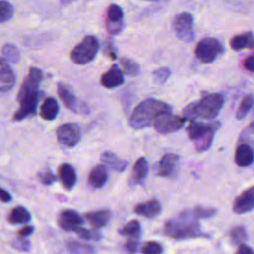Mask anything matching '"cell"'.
<instances>
[{
  "label": "cell",
  "mask_w": 254,
  "mask_h": 254,
  "mask_svg": "<svg viewBox=\"0 0 254 254\" xmlns=\"http://www.w3.org/2000/svg\"><path fill=\"white\" fill-rule=\"evenodd\" d=\"M235 254H254V250L252 248H250L248 245L242 243L240 245H238L237 251Z\"/></svg>",
  "instance_id": "cell-46"
},
{
  "label": "cell",
  "mask_w": 254,
  "mask_h": 254,
  "mask_svg": "<svg viewBox=\"0 0 254 254\" xmlns=\"http://www.w3.org/2000/svg\"><path fill=\"white\" fill-rule=\"evenodd\" d=\"M195 214L197 215V217L200 218H208L213 216L216 213V209L215 208H211V207H203V206H196L193 208Z\"/></svg>",
  "instance_id": "cell-41"
},
{
  "label": "cell",
  "mask_w": 254,
  "mask_h": 254,
  "mask_svg": "<svg viewBox=\"0 0 254 254\" xmlns=\"http://www.w3.org/2000/svg\"><path fill=\"white\" fill-rule=\"evenodd\" d=\"M217 129H211L209 130L207 133H205L200 139H198L197 141L194 142L195 145V149L197 152H203L209 149V147L212 144L213 141V137L215 134V131Z\"/></svg>",
  "instance_id": "cell-31"
},
{
  "label": "cell",
  "mask_w": 254,
  "mask_h": 254,
  "mask_svg": "<svg viewBox=\"0 0 254 254\" xmlns=\"http://www.w3.org/2000/svg\"><path fill=\"white\" fill-rule=\"evenodd\" d=\"M173 28L180 40L187 43L193 41V17L191 14L184 12L176 15L173 20Z\"/></svg>",
  "instance_id": "cell-7"
},
{
  "label": "cell",
  "mask_w": 254,
  "mask_h": 254,
  "mask_svg": "<svg viewBox=\"0 0 254 254\" xmlns=\"http://www.w3.org/2000/svg\"><path fill=\"white\" fill-rule=\"evenodd\" d=\"M243 66L250 72L254 73V53L249 55L243 62Z\"/></svg>",
  "instance_id": "cell-44"
},
{
  "label": "cell",
  "mask_w": 254,
  "mask_h": 254,
  "mask_svg": "<svg viewBox=\"0 0 254 254\" xmlns=\"http://www.w3.org/2000/svg\"><path fill=\"white\" fill-rule=\"evenodd\" d=\"M185 122L186 119L183 116L175 115L172 111H168L159 114L156 117L153 126L158 133L167 134L180 130L184 126Z\"/></svg>",
  "instance_id": "cell-8"
},
{
  "label": "cell",
  "mask_w": 254,
  "mask_h": 254,
  "mask_svg": "<svg viewBox=\"0 0 254 254\" xmlns=\"http://www.w3.org/2000/svg\"><path fill=\"white\" fill-rule=\"evenodd\" d=\"M123 27V11L116 5L111 4L107 9L106 14V29L109 34H118Z\"/></svg>",
  "instance_id": "cell-11"
},
{
  "label": "cell",
  "mask_w": 254,
  "mask_h": 254,
  "mask_svg": "<svg viewBox=\"0 0 254 254\" xmlns=\"http://www.w3.org/2000/svg\"><path fill=\"white\" fill-rule=\"evenodd\" d=\"M101 162L109 167L112 170H115L117 172H122L126 169L128 162L125 160L120 159L119 157H117L115 154L111 153V152H105L101 155Z\"/></svg>",
  "instance_id": "cell-25"
},
{
  "label": "cell",
  "mask_w": 254,
  "mask_h": 254,
  "mask_svg": "<svg viewBox=\"0 0 254 254\" xmlns=\"http://www.w3.org/2000/svg\"><path fill=\"white\" fill-rule=\"evenodd\" d=\"M66 246L70 254H94L95 252L93 246L80 241H69L67 242Z\"/></svg>",
  "instance_id": "cell-28"
},
{
  "label": "cell",
  "mask_w": 254,
  "mask_h": 254,
  "mask_svg": "<svg viewBox=\"0 0 254 254\" xmlns=\"http://www.w3.org/2000/svg\"><path fill=\"white\" fill-rule=\"evenodd\" d=\"M74 232L82 239H87V240H94L97 241L101 238V233L96 231V230H90V229H86V228H82L79 227L76 230H74Z\"/></svg>",
  "instance_id": "cell-38"
},
{
  "label": "cell",
  "mask_w": 254,
  "mask_h": 254,
  "mask_svg": "<svg viewBox=\"0 0 254 254\" xmlns=\"http://www.w3.org/2000/svg\"><path fill=\"white\" fill-rule=\"evenodd\" d=\"M229 236H230V240L233 244L240 245L247 239L246 229L241 225H236L230 229Z\"/></svg>",
  "instance_id": "cell-32"
},
{
  "label": "cell",
  "mask_w": 254,
  "mask_h": 254,
  "mask_svg": "<svg viewBox=\"0 0 254 254\" xmlns=\"http://www.w3.org/2000/svg\"><path fill=\"white\" fill-rule=\"evenodd\" d=\"M224 99L220 93H206L199 101H194L196 118L206 120L214 119L222 108Z\"/></svg>",
  "instance_id": "cell-4"
},
{
  "label": "cell",
  "mask_w": 254,
  "mask_h": 254,
  "mask_svg": "<svg viewBox=\"0 0 254 254\" xmlns=\"http://www.w3.org/2000/svg\"><path fill=\"white\" fill-rule=\"evenodd\" d=\"M1 53L4 59L12 64H17L20 60V52L13 44H5L1 49Z\"/></svg>",
  "instance_id": "cell-29"
},
{
  "label": "cell",
  "mask_w": 254,
  "mask_h": 254,
  "mask_svg": "<svg viewBox=\"0 0 254 254\" xmlns=\"http://www.w3.org/2000/svg\"><path fill=\"white\" fill-rule=\"evenodd\" d=\"M168 111H172V108L167 103L153 98L145 99L133 110L129 120L130 126L136 130L146 128L154 123L159 114Z\"/></svg>",
  "instance_id": "cell-3"
},
{
  "label": "cell",
  "mask_w": 254,
  "mask_h": 254,
  "mask_svg": "<svg viewBox=\"0 0 254 254\" xmlns=\"http://www.w3.org/2000/svg\"><path fill=\"white\" fill-rule=\"evenodd\" d=\"M59 113L58 101L53 97H48L44 100L40 108V115L45 120H54Z\"/></svg>",
  "instance_id": "cell-24"
},
{
  "label": "cell",
  "mask_w": 254,
  "mask_h": 254,
  "mask_svg": "<svg viewBox=\"0 0 254 254\" xmlns=\"http://www.w3.org/2000/svg\"><path fill=\"white\" fill-rule=\"evenodd\" d=\"M119 63H120V65L122 66L124 72L128 75H137L139 72H140V66L139 64L131 60V59H128V58H122L119 60Z\"/></svg>",
  "instance_id": "cell-33"
},
{
  "label": "cell",
  "mask_w": 254,
  "mask_h": 254,
  "mask_svg": "<svg viewBox=\"0 0 254 254\" xmlns=\"http://www.w3.org/2000/svg\"><path fill=\"white\" fill-rule=\"evenodd\" d=\"M198 219L193 208L183 210L166 221L164 232L174 239L205 237L206 234L202 232Z\"/></svg>",
  "instance_id": "cell-2"
},
{
  "label": "cell",
  "mask_w": 254,
  "mask_h": 254,
  "mask_svg": "<svg viewBox=\"0 0 254 254\" xmlns=\"http://www.w3.org/2000/svg\"><path fill=\"white\" fill-rule=\"evenodd\" d=\"M38 178L44 185H51L56 181V176L50 169H46L38 174Z\"/></svg>",
  "instance_id": "cell-42"
},
{
  "label": "cell",
  "mask_w": 254,
  "mask_h": 254,
  "mask_svg": "<svg viewBox=\"0 0 254 254\" xmlns=\"http://www.w3.org/2000/svg\"><path fill=\"white\" fill-rule=\"evenodd\" d=\"M58 223L59 226L65 231H74L82 225L83 218L75 210L65 209L60 212Z\"/></svg>",
  "instance_id": "cell-12"
},
{
  "label": "cell",
  "mask_w": 254,
  "mask_h": 254,
  "mask_svg": "<svg viewBox=\"0 0 254 254\" xmlns=\"http://www.w3.org/2000/svg\"><path fill=\"white\" fill-rule=\"evenodd\" d=\"M253 104H254V95L246 94L239 104V107L236 112V118L238 120L243 119L247 115V113L249 112V110L251 109Z\"/></svg>",
  "instance_id": "cell-30"
},
{
  "label": "cell",
  "mask_w": 254,
  "mask_h": 254,
  "mask_svg": "<svg viewBox=\"0 0 254 254\" xmlns=\"http://www.w3.org/2000/svg\"><path fill=\"white\" fill-rule=\"evenodd\" d=\"M42 79L43 71L40 68L31 67L28 75L23 80L17 96L20 106L14 113V121H21L25 118L36 115L39 97V86Z\"/></svg>",
  "instance_id": "cell-1"
},
{
  "label": "cell",
  "mask_w": 254,
  "mask_h": 254,
  "mask_svg": "<svg viewBox=\"0 0 254 254\" xmlns=\"http://www.w3.org/2000/svg\"><path fill=\"white\" fill-rule=\"evenodd\" d=\"M180 158L176 154H166L158 164L157 174L161 177H171L175 175L179 167Z\"/></svg>",
  "instance_id": "cell-15"
},
{
  "label": "cell",
  "mask_w": 254,
  "mask_h": 254,
  "mask_svg": "<svg viewBox=\"0 0 254 254\" xmlns=\"http://www.w3.org/2000/svg\"><path fill=\"white\" fill-rule=\"evenodd\" d=\"M107 178L106 168L103 165H97L89 172L87 181L92 188L98 189L106 183Z\"/></svg>",
  "instance_id": "cell-23"
},
{
  "label": "cell",
  "mask_w": 254,
  "mask_h": 254,
  "mask_svg": "<svg viewBox=\"0 0 254 254\" xmlns=\"http://www.w3.org/2000/svg\"><path fill=\"white\" fill-rule=\"evenodd\" d=\"M33 231H34V227L32 225H26L18 231V236L25 238V237H28L29 235H31L33 233Z\"/></svg>",
  "instance_id": "cell-45"
},
{
  "label": "cell",
  "mask_w": 254,
  "mask_h": 254,
  "mask_svg": "<svg viewBox=\"0 0 254 254\" xmlns=\"http://www.w3.org/2000/svg\"><path fill=\"white\" fill-rule=\"evenodd\" d=\"M220 127L219 121H214L210 123H202L197 121H190L187 127V133L190 140L197 141L200 139L205 133H207L211 129H218Z\"/></svg>",
  "instance_id": "cell-14"
},
{
  "label": "cell",
  "mask_w": 254,
  "mask_h": 254,
  "mask_svg": "<svg viewBox=\"0 0 254 254\" xmlns=\"http://www.w3.org/2000/svg\"><path fill=\"white\" fill-rule=\"evenodd\" d=\"M230 47L234 51L243 49L254 50V35L252 32H245L234 36L230 40Z\"/></svg>",
  "instance_id": "cell-21"
},
{
  "label": "cell",
  "mask_w": 254,
  "mask_h": 254,
  "mask_svg": "<svg viewBox=\"0 0 254 254\" xmlns=\"http://www.w3.org/2000/svg\"><path fill=\"white\" fill-rule=\"evenodd\" d=\"M30 219H31L30 212L24 206H20V205L14 207L8 215L9 222L13 224L27 223L30 221Z\"/></svg>",
  "instance_id": "cell-27"
},
{
  "label": "cell",
  "mask_w": 254,
  "mask_h": 254,
  "mask_svg": "<svg viewBox=\"0 0 254 254\" xmlns=\"http://www.w3.org/2000/svg\"><path fill=\"white\" fill-rule=\"evenodd\" d=\"M84 217L89 221V223L94 228H100L105 226L110 218H111V212L107 209H100L96 211H91L85 213Z\"/></svg>",
  "instance_id": "cell-22"
},
{
  "label": "cell",
  "mask_w": 254,
  "mask_h": 254,
  "mask_svg": "<svg viewBox=\"0 0 254 254\" xmlns=\"http://www.w3.org/2000/svg\"><path fill=\"white\" fill-rule=\"evenodd\" d=\"M30 241L26 238L23 237H18L16 239L13 240L12 242V247L15 248L18 251H22V252H27L30 250Z\"/></svg>",
  "instance_id": "cell-40"
},
{
  "label": "cell",
  "mask_w": 254,
  "mask_h": 254,
  "mask_svg": "<svg viewBox=\"0 0 254 254\" xmlns=\"http://www.w3.org/2000/svg\"><path fill=\"white\" fill-rule=\"evenodd\" d=\"M134 211L144 217L152 218L161 212V204L156 199H151L137 204L134 207Z\"/></svg>",
  "instance_id": "cell-20"
},
{
  "label": "cell",
  "mask_w": 254,
  "mask_h": 254,
  "mask_svg": "<svg viewBox=\"0 0 254 254\" xmlns=\"http://www.w3.org/2000/svg\"><path fill=\"white\" fill-rule=\"evenodd\" d=\"M254 208V186L246 189L240 195H238L232 206V210L237 214L249 212Z\"/></svg>",
  "instance_id": "cell-13"
},
{
  "label": "cell",
  "mask_w": 254,
  "mask_h": 254,
  "mask_svg": "<svg viewBox=\"0 0 254 254\" xmlns=\"http://www.w3.org/2000/svg\"><path fill=\"white\" fill-rule=\"evenodd\" d=\"M104 54L107 55L112 60L116 59V50H115L111 41H107L105 43V45H104Z\"/></svg>",
  "instance_id": "cell-43"
},
{
  "label": "cell",
  "mask_w": 254,
  "mask_h": 254,
  "mask_svg": "<svg viewBox=\"0 0 254 254\" xmlns=\"http://www.w3.org/2000/svg\"><path fill=\"white\" fill-rule=\"evenodd\" d=\"M253 133H254V121L250 122V124L248 125V127L245 130L244 134H253Z\"/></svg>",
  "instance_id": "cell-48"
},
{
  "label": "cell",
  "mask_w": 254,
  "mask_h": 254,
  "mask_svg": "<svg viewBox=\"0 0 254 254\" xmlns=\"http://www.w3.org/2000/svg\"><path fill=\"white\" fill-rule=\"evenodd\" d=\"M142 254H162L163 247L157 241H147L141 247Z\"/></svg>",
  "instance_id": "cell-36"
},
{
  "label": "cell",
  "mask_w": 254,
  "mask_h": 254,
  "mask_svg": "<svg viewBox=\"0 0 254 254\" xmlns=\"http://www.w3.org/2000/svg\"><path fill=\"white\" fill-rule=\"evenodd\" d=\"M253 115H254V110H253Z\"/></svg>",
  "instance_id": "cell-49"
},
{
  "label": "cell",
  "mask_w": 254,
  "mask_h": 254,
  "mask_svg": "<svg viewBox=\"0 0 254 254\" xmlns=\"http://www.w3.org/2000/svg\"><path fill=\"white\" fill-rule=\"evenodd\" d=\"M148 174V163L147 160L143 157L139 158L134 166L132 171V181L136 184H141L144 182Z\"/></svg>",
  "instance_id": "cell-26"
},
{
  "label": "cell",
  "mask_w": 254,
  "mask_h": 254,
  "mask_svg": "<svg viewBox=\"0 0 254 254\" xmlns=\"http://www.w3.org/2000/svg\"><path fill=\"white\" fill-rule=\"evenodd\" d=\"M13 16V6L5 0H0V23L7 22Z\"/></svg>",
  "instance_id": "cell-37"
},
{
  "label": "cell",
  "mask_w": 254,
  "mask_h": 254,
  "mask_svg": "<svg viewBox=\"0 0 254 254\" xmlns=\"http://www.w3.org/2000/svg\"><path fill=\"white\" fill-rule=\"evenodd\" d=\"M123 82V72L116 64L111 65V67L106 72H104L100 77V83L106 88H114L120 86Z\"/></svg>",
  "instance_id": "cell-16"
},
{
  "label": "cell",
  "mask_w": 254,
  "mask_h": 254,
  "mask_svg": "<svg viewBox=\"0 0 254 254\" xmlns=\"http://www.w3.org/2000/svg\"><path fill=\"white\" fill-rule=\"evenodd\" d=\"M57 138L65 147H73L80 140V130L74 123H64L58 127Z\"/></svg>",
  "instance_id": "cell-9"
},
{
  "label": "cell",
  "mask_w": 254,
  "mask_h": 254,
  "mask_svg": "<svg viewBox=\"0 0 254 254\" xmlns=\"http://www.w3.org/2000/svg\"><path fill=\"white\" fill-rule=\"evenodd\" d=\"M98 40L91 35L85 36L71 51L70 59L76 64H85L91 62L98 51Z\"/></svg>",
  "instance_id": "cell-5"
},
{
  "label": "cell",
  "mask_w": 254,
  "mask_h": 254,
  "mask_svg": "<svg viewBox=\"0 0 254 254\" xmlns=\"http://www.w3.org/2000/svg\"><path fill=\"white\" fill-rule=\"evenodd\" d=\"M140 243V234L128 236V239L124 243V248L129 253H136Z\"/></svg>",
  "instance_id": "cell-39"
},
{
  "label": "cell",
  "mask_w": 254,
  "mask_h": 254,
  "mask_svg": "<svg viewBox=\"0 0 254 254\" xmlns=\"http://www.w3.org/2000/svg\"><path fill=\"white\" fill-rule=\"evenodd\" d=\"M15 74L8 64L0 58V91L10 90L15 83Z\"/></svg>",
  "instance_id": "cell-18"
},
{
  "label": "cell",
  "mask_w": 254,
  "mask_h": 254,
  "mask_svg": "<svg viewBox=\"0 0 254 254\" xmlns=\"http://www.w3.org/2000/svg\"><path fill=\"white\" fill-rule=\"evenodd\" d=\"M234 161L239 167H248L254 162V150L247 143H241L237 146L234 155Z\"/></svg>",
  "instance_id": "cell-17"
},
{
  "label": "cell",
  "mask_w": 254,
  "mask_h": 254,
  "mask_svg": "<svg viewBox=\"0 0 254 254\" xmlns=\"http://www.w3.org/2000/svg\"><path fill=\"white\" fill-rule=\"evenodd\" d=\"M140 229H141L140 223L137 220H131L119 229V233L121 235L132 236V235L140 234Z\"/></svg>",
  "instance_id": "cell-34"
},
{
  "label": "cell",
  "mask_w": 254,
  "mask_h": 254,
  "mask_svg": "<svg viewBox=\"0 0 254 254\" xmlns=\"http://www.w3.org/2000/svg\"><path fill=\"white\" fill-rule=\"evenodd\" d=\"M11 199H12V197H11L10 193L7 190H5L4 189L0 188V200L3 202H9V201H11Z\"/></svg>",
  "instance_id": "cell-47"
},
{
  "label": "cell",
  "mask_w": 254,
  "mask_h": 254,
  "mask_svg": "<svg viewBox=\"0 0 254 254\" xmlns=\"http://www.w3.org/2000/svg\"><path fill=\"white\" fill-rule=\"evenodd\" d=\"M59 177L65 189L71 190L76 183V173L74 168L68 164L64 163L59 168Z\"/></svg>",
  "instance_id": "cell-19"
},
{
  "label": "cell",
  "mask_w": 254,
  "mask_h": 254,
  "mask_svg": "<svg viewBox=\"0 0 254 254\" xmlns=\"http://www.w3.org/2000/svg\"><path fill=\"white\" fill-rule=\"evenodd\" d=\"M153 80L158 84H164L171 75V70L169 67H160L152 72Z\"/></svg>",
  "instance_id": "cell-35"
},
{
  "label": "cell",
  "mask_w": 254,
  "mask_h": 254,
  "mask_svg": "<svg viewBox=\"0 0 254 254\" xmlns=\"http://www.w3.org/2000/svg\"><path fill=\"white\" fill-rule=\"evenodd\" d=\"M58 94L61 100L63 101V103L65 105V107L70 109L72 112L81 113V114H87L89 112L88 107L84 103L79 102L76 99V97L74 96V94L72 93V91L69 89L68 86L63 83H59Z\"/></svg>",
  "instance_id": "cell-10"
},
{
  "label": "cell",
  "mask_w": 254,
  "mask_h": 254,
  "mask_svg": "<svg viewBox=\"0 0 254 254\" xmlns=\"http://www.w3.org/2000/svg\"><path fill=\"white\" fill-rule=\"evenodd\" d=\"M224 51L223 45L216 38H204L200 40L195 49L194 54L198 61L203 64L212 63L218 58Z\"/></svg>",
  "instance_id": "cell-6"
}]
</instances>
